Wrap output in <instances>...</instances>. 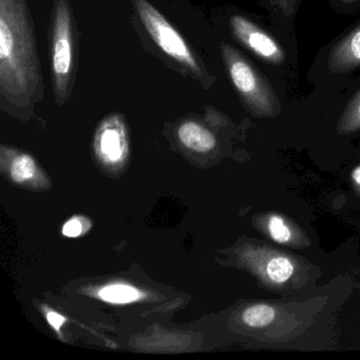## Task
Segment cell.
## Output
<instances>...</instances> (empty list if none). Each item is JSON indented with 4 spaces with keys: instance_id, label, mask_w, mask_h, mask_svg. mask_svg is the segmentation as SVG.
I'll list each match as a JSON object with an SVG mask.
<instances>
[{
    "instance_id": "cell-10",
    "label": "cell",
    "mask_w": 360,
    "mask_h": 360,
    "mask_svg": "<svg viewBox=\"0 0 360 360\" xmlns=\"http://www.w3.org/2000/svg\"><path fill=\"white\" fill-rule=\"evenodd\" d=\"M100 295L105 301L111 303H129L140 297L138 290L125 284L106 286L101 290Z\"/></svg>"
},
{
    "instance_id": "cell-14",
    "label": "cell",
    "mask_w": 360,
    "mask_h": 360,
    "mask_svg": "<svg viewBox=\"0 0 360 360\" xmlns=\"http://www.w3.org/2000/svg\"><path fill=\"white\" fill-rule=\"evenodd\" d=\"M269 231L271 237L278 243H286L290 241L292 233L281 217L273 216L269 219Z\"/></svg>"
},
{
    "instance_id": "cell-8",
    "label": "cell",
    "mask_w": 360,
    "mask_h": 360,
    "mask_svg": "<svg viewBox=\"0 0 360 360\" xmlns=\"http://www.w3.org/2000/svg\"><path fill=\"white\" fill-rule=\"evenodd\" d=\"M178 136L187 148L206 153L216 146V139L210 130L195 122H185L179 127Z\"/></svg>"
},
{
    "instance_id": "cell-9",
    "label": "cell",
    "mask_w": 360,
    "mask_h": 360,
    "mask_svg": "<svg viewBox=\"0 0 360 360\" xmlns=\"http://www.w3.org/2000/svg\"><path fill=\"white\" fill-rule=\"evenodd\" d=\"M276 311L267 304H256L244 311L243 321L252 328L266 326L275 319Z\"/></svg>"
},
{
    "instance_id": "cell-15",
    "label": "cell",
    "mask_w": 360,
    "mask_h": 360,
    "mask_svg": "<svg viewBox=\"0 0 360 360\" xmlns=\"http://www.w3.org/2000/svg\"><path fill=\"white\" fill-rule=\"evenodd\" d=\"M82 231H83V226H82V223L77 220V219H72V220L67 222L64 227H63V233L67 236V237H77V236L81 235Z\"/></svg>"
},
{
    "instance_id": "cell-4",
    "label": "cell",
    "mask_w": 360,
    "mask_h": 360,
    "mask_svg": "<svg viewBox=\"0 0 360 360\" xmlns=\"http://www.w3.org/2000/svg\"><path fill=\"white\" fill-rule=\"evenodd\" d=\"M221 54L236 90L248 106L259 115H271L277 98L260 73L231 45L221 44Z\"/></svg>"
},
{
    "instance_id": "cell-5",
    "label": "cell",
    "mask_w": 360,
    "mask_h": 360,
    "mask_svg": "<svg viewBox=\"0 0 360 360\" xmlns=\"http://www.w3.org/2000/svg\"><path fill=\"white\" fill-rule=\"evenodd\" d=\"M229 26L233 37L263 62L280 65L285 60V53L279 44L248 18L233 15L229 18Z\"/></svg>"
},
{
    "instance_id": "cell-2",
    "label": "cell",
    "mask_w": 360,
    "mask_h": 360,
    "mask_svg": "<svg viewBox=\"0 0 360 360\" xmlns=\"http://www.w3.org/2000/svg\"><path fill=\"white\" fill-rule=\"evenodd\" d=\"M79 56V34L69 0H54L50 26V62L58 106L70 98Z\"/></svg>"
},
{
    "instance_id": "cell-11",
    "label": "cell",
    "mask_w": 360,
    "mask_h": 360,
    "mask_svg": "<svg viewBox=\"0 0 360 360\" xmlns=\"http://www.w3.org/2000/svg\"><path fill=\"white\" fill-rule=\"evenodd\" d=\"M267 276L277 283L288 281L294 273V265L284 257H277L269 261L266 266Z\"/></svg>"
},
{
    "instance_id": "cell-16",
    "label": "cell",
    "mask_w": 360,
    "mask_h": 360,
    "mask_svg": "<svg viewBox=\"0 0 360 360\" xmlns=\"http://www.w3.org/2000/svg\"><path fill=\"white\" fill-rule=\"evenodd\" d=\"M47 317L49 323L51 324L52 326H54L56 330H58L65 322V318L63 317V316L58 315V314L54 313V311H50Z\"/></svg>"
},
{
    "instance_id": "cell-13",
    "label": "cell",
    "mask_w": 360,
    "mask_h": 360,
    "mask_svg": "<svg viewBox=\"0 0 360 360\" xmlns=\"http://www.w3.org/2000/svg\"><path fill=\"white\" fill-rule=\"evenodd\" d=\"M340 127L345 131H353L360 127V92L345 109Z\"/></svg>"
},
{
    "instance_id": "cell-12",
    "label": "cell",
    "mask_w": 360,
    "mask_h": 360,
    "mask_svg": "<svg viewBox=\"0 0 360 360\" xmlns=\"http://www.w3.org/2000/svg\"><path fill=\"white\" fill-rule=\"evenodd\" d=\"M35 172H37V165L32 158L20 155L14 159L11 167V176L15 182H26L34 176Z\"/></svg>"
},
{
    "instance_id": "cell-6",
    "label": "cell",
    "mask_w": 360,
    "mask_h": 360,
    "mask_svg": "<svg viewBox=\"0 0 360 360\" xmlns=\"http://www.w3.org/2000/svg\"><path fill=\"white\" fill-rule=\"evenodd\" d=\"M360 65V26L333 48L328 67L335 73L347 72Z\"/></svg>"
},
{
    "instance_id": "cell-7",
    "label": "cell",
    "mask_w": 360,
    "mask_h": 360,
    "mask_svg": "<svg viewBox=\"0 0 360 360\" xmlns=\"http://www.w3.org/2000/svg\"><path fill=\"white\" fill-rule=\"evenodd\" d=\"M123 126L119 117L107 120L98 134V145L103 155L117 161L123 153Z\"/></svg>"
},
{
    "instance_id": "cell-17",
    "label": "cell",
    "mask_w": 360,
    "mask_h": 360,
    "mask_svg": "<svg viewBox=\"0 0 360 360\" xmlns=\"http://www.w3.org/2000/svg\"><path fill=\"white\" fill-rule=\"evenodd\" d=\"M352 179H353L358 185H360V166H358L356 169L353 170V172H352Z\"/></svg>"
},
{
    "instance_id": "cell-1",
    "label": "cell",
    "mask_w": 360,
    "mask_h": 360,
    "mask_svg": "<svg viewBox=\"0 0 360 360\" xmlns=\"http://www.w3.org/2000/svg\"><path fill=\"white\" fill-rule=\"evenodd\" d=\"M34 22L27 0H0V100L27 111L44 98Z\"/></svg>"
},
{
    "instance_id": "cell-3",
    "label": "cell",
    "mask_w": 360,
    "mask_h": 360,
    "mask_svg": "<svg viewBox=\"0 0 360 360\" xmlns=\"http://www.w3.org/2000/svg\"><path fill=\"white\" fill-rule=\"evenodd\" d=\"M136 13L145 30L155 45L176 64L188 71L193 77L203 82L205 70L201 63L187 45L182 35L147 0H132Z\"/></svg>"
}]
</instances>
